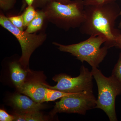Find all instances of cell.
<instances>
[{
	"label": "cell",
	"mask_w": 121,
	"mask_h": 121,
	"mask_svg": "<svg viewBox=\"0 0 121 121\" xmlns=\"http://www.w3.org/2000/svg\"><path fill=\"white\" fill-rule=\"evenodd\" d=\"M46 88L44 83L35 81L25 83L18 90L35 102L42 103L45 98Z\"/></svg>",
	"instance_id": "obj_8"
},
{
	"label": "cell",
	"mask_w": 121,
	"mask_h": 121,
	"mask_svg": "<svg viewBox=\"0 0 121 121\" xmlns=\"http://www.w3.org/2000/svg\"><path fill=\"white\" fill-rule=\"evenodd\" d=\"M115 0H84V6L92 5H99L113 2Z\"/></svg>",
	"instance_id": "obj_18"
},
{
	"label": "cell",
	"mask_w": 121,
	"mask_h": 121,
	"mask_svg": "<svg viewBox=\"0 0 121 121\" xmlns=\"http://www.w3.org/2000/svg\"><path fill=\"white\" fill-rule=\"evenodd\" d=\"M96 100L93 91H85L64 96L56 103L51 115L58 113L85 115L87 111L95 108Z\"/></svg>",
	"instance_id": "obj_6"
},
{
	"label": "cell",
	"mask_w": 121,
	"mask_h": 121,
	"mask_svg": "<svg viewBox=\"0 0 121 121\" xmlns=\"http://www.w3.org/2000/svg\"><path fill=\"white\" fill-rule=\"evenodd\" d=\"M14 115H10L3 110H0V121H14Z\"/></svg>",
	"instance_id": "obj_20"
},
{
	"label": "cell",
	"mask_w": 121,
	"mask_h": 121,
	"mask_svg": "<svg viewBox=\"0 0 121 121\" xmlns=\"http://www.w3.org/2000/svg\"><path fill=\"white\" fill-rule=\"evenodd\" d=\"M37 15L27 26L25 31L29 33H33L42 28L44 20L45 13L43 10L37 11Z\"/></svg>",
	"instance_id": "obj_11"
},
{
	"label": "cell",
	"mask_w": 121,
	"mask_h": 121,
	"mask_svg": "<svg viewBox=\"0 0 121 121\" xmlns=\"http://www.w3.org/2000/svg\"><path fill=\"white\" fill-rule=\"evenodd\" d=\"M35 0H25L26 3L27 4L28 6L33 5Z\"/></svg>",
	"instance_id": "obj_22"
},
{
	"label": "cell",
	"mask_w": 121,
	"mask_h": 121,
	"mask_svg": "<svg viewBox=\"0 0 121 121\" xmlns=\"http://www.w3.org/2000/svg\"><path fill=\"white\" fill-rule=\"evenodd\" d=\"M93 76L91 71L82 65L78 76L72 78L65 74L57 75L52 79L57 82L55 86L44 83L45 87L67 93H78L85 91H93Z\"/></svg>",
	"instance_id": "obj_7"
},
{
	"label": "cell",
	"mask_w": 121,
	"mask_h": 121,
	"mask_svg": "<svg viewBox=\"0 0 121 121\" xmlns=\"http://www.w3.org/2000/svg\"><path fill=\"white\" fill-rule=\"evenodd\" d=\"M114 46L118 47L121 49V33H119L116 37Z\"/></svg>",
	"instance_id": "obj_21"
},
{
	"label": "cell",
	"mask_w": 121,
	"mask_h": 121,
	"mask_svg": "<svg viewBox=\"0 0 121 121\" xmlns=\"http://www.w3.org/2000/svg\"><path fill=\"white\" fill-rule=\"evenodd\" d=\"M73 93H67L48 89L46 87L45 89V98L43 100L44 102L52 101H54L59 99L71 94Z\"/></svg>",
	"instance_id": "obj_13"
},
{
	"label": "cell",
	"mask_w": 121,
	"mask_h": 121,
	"mask_svg": "<svg viewBox=\"0 0 121 121\" xmlns=\"http://www.w3.org/2000/svg\"><path fill=\"white\" fill-rule=\"evenodd\" d=\"M106 41L104 36L99 35L90 36L84 41L70 45H63L55 42L53 44L58 47L60 51L70 53L82 62H87L92 68H98L108 52V47L104 45L101 47Z\"/></svg>",
	"instance_id": "obj_3"
},
{
	"label": "cell",
	"mask_w": 121,
	"mask_h": 121,
	"mask_svg": "<svg viewBox=\"0 0 121 121\" xmlns=\"http://www.w3.org/2000/svg\"><path fill=\"white\" fill-rule=\"evenodd\" d=\"M11 101L17 113H23L40 111L44 108L42 103H38L25 95H16L12 97Z\"/></svg>",
	"instance_id": "obj_9"
},
{
	"label": "cell",
	"mask_w": 121,
	"mask_h": 121,
	"mask_svg": "<svg viewBox=\"0 0 121 121\" xmlns=\"http://www.w3.org/2000/svg\"><path fill=\"white\" fill-rule=\"evenodd\" d=\"M10 22L15 27L20 30L23 31L24 26V20L22 15L14 16L8 17Z\"/></svg>",
	"instance_id": "obj_15"
},
{
	"label": "cell",
	"mask_w": 121,
	"mask_h": 121,
	"mask_svg": "<svg viewBox=\"0 0 121 121\" xmlns=\"http://www.w3.org/2000/svg\"><path fill=\"white\" fill-rule=\"evenodd\" d=\"M14 121H45V118L40 111L28 112L17 113L14 115Z\"/></svg>",
	"instance_id": "obj_12"
},
{
	"label": "cell",
	"mask_w": 121,
	"mask_h": 121,
	"mask_svg": "<svg viewBox=\"0 0 121 121\" xmlns=\"http://www.w3.org/2000/svg\"><path fill=\"white\" fill-rule=\"evenodd\" d=\"M85 17L79 31L83 35H102L107 39L104 43L109 48L114 47L118 33L114 28L121 10L113 2L99 5L84 6Z\"/></svg>",
	"instance_id": "obj_1"
},
{
	"label": "cell",
	"mask_w": 121,
	"mask_h": 121,
	"mask_svg": "<svg viewBox=\"0 0 121 121\" xmlns=\"http://www.w3.org/2000/svg\"><path fill=\"white\" fill-rule=\"evenodd\" d=\"M112 75L121 83V54L117 62L113 69Z\"/></svg>",
	"instance_id": "obj_17"
},
{
	"label": "cell",
	"mask_w": 121,
	"mask_h": 121,
	"mask_svg": "<svg viewBox=\"0 0 121 121\" xmlns=\"http://www.w3.org/2000/svg\"><path fill=\"white\" fill-rule=\"evenodd\" d=\"M0 24L4 28L11 33L19 41L22 49V54L19 63L27 68L33 52L45 41L47 36L44 33L39 34L29 33L20 30L15 27L4 15H0Z\"/></svg>",
	"instance_id": "obj_5"
},
{
	"label": "cell",
	"mask_w": 121,
	"mask_h": 121,
	"mask_svg": "<svg viewBox=\"0 0 121 121\" xmlns=\"http://www.w3.org/2000/svg\"><path fill=\"white\" fill-rule=\"evenodd\" d=\"M15 0H0V9L4 11L9 10L13 7Z\"/></svg>",
	"instance_id": "obj_19"
},
{
	"label": "cell",
	"mask_w": 121,
	"mask_h": 121,
	"mask_svg": "<svg viewBox=\"0 0 121 121\" xmlns=\"http://www.w3.org/2000/svg\"><path fill=\"white\" fill-rule=\"evenodd\" d=\"M9 67L11 79L18 90L25 82L27 71L22 69L19 64L16 62L11 63Z\"/></svg>",
	"instance_id": "obj_10"
},
{
	"label": "cell",
	"mask_w": 121,
	"mask_h": 121,
	"mask_svg": "<svg viewBox=\"0 0 121 121\" xmlns=\"http://www.w3.org/2000/svg\"><path fill=\"white\" fill-rule=\"evenodd\" d=\"M37 13V11L35 10V8L33 5L28 6L25 11L22 14L24 27L28 26L29 24L36 16Z\"/></svg>",
	"instance_id": "obj_14"
},
{
	"label": "cell",
	"mask_w": 121,
	"mask_h": 121,
	"mask_svg": "<svg viewBox=\"0 0 121 121\" xmlns=\"http://www.w3.org/2000/svg\"><path fill=\"white\" fill-rule=\"evenodd\" d=\"M98 88V97L95 108L101 109L106 113L110 121H117L115 111L116 97L121 94V83L111 75L105 76L97 68L91 71Z\"/></svg>",
	"instance_id": "obj_4"
},
{
	"label": "cell",
	"mask_w": 121,
	"mask_h": 121,
	"mask_svg": "<svg viewBox=\"0 0 121 121\" xmlns=\"http://www.w3.org/2000/svg\"><path fill=\"white\" fill-rule=\"evenodd\" d=\"M42 10L45 19L66 31L80 27L85 19L84 5L81 0L66 4L53 1L46 4Z\"/></svg>",
	"instance_id": "obj_2"
},
{
	"label": "cell",
	"mask_w": 121,
	"mask_h": 121,
	"mask_svg": "<svg viewBox=\"0 0 121 121\" xmlns=\"http://www.w3.org/2000/svg\"><path fill=\"white\" fill-rule=\"evenodd\" d=\"M120 16H121V12H120ZM119 27L121 28V22H120V23H119Z\"/></svg>",
	"instance_id": "obj_23"
},
{
	"label": "cell",
	"mask_w": 121,
	"mask_h": 121,
	"mask_svg": "<svg viewBox=\"0 0 121 121\" xmlns=\"http://www.w3.org/2000/svg\"><path fill=\"white\" fill-rule=\"evenodd\" d=\"M56 1L63 4H68L71 1L70 0H35L33 6L34 7H44L50 2Z\"/></svg>",
	"instance_id": "obj_16"
}]
</instances>
